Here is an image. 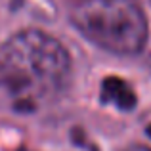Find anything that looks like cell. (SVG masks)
Returning <instances> with one entry per match:
<instances>
[{
    "instance_id": "obj_1",
    "label": "cell",
    "mask_w": 151,
    "mask_h": 151,
    "mask_svg": "<svg viewBox=\"0 0 151 151\" xmlns=\"http://www.w3.org/2000/svg\"><path fill=\"white\" fill-rule=\"evenodd\" d=\"M69 78V52L44 31H19L0 44V86L19 113H33L40 101L55 98Z\"/></svg>"
},
{
    "instance_id": "obj_2",
    "label": "cell",
    "mask_w": 151,
    "mask_h": 151,
    "mask_svg": "<svg viewBox=\"0 0 151 151\" xmlns=\"http://www.w3.org/2000/svg\"><path fill=\"white\" fill-rule=\"evenodd\" d=\"M69 21L88 42L111 54H140L147 42L145 14L136 0H73Z\"/></svg>"
},
{
    "instance_id": "obj_3",
    "label": "cell",
    "mask_w": 151,
    "mask_h": 151,
    "mask_svg": "<svg viewBox=\"0 0 151 151\" xmlns=\"http://www.w3.org/2000/svg\"><path fill=\"white\" fill-rule=\"evenodd\" d=\"M101 101L103 103H115L122 111H130L136 105V96H134L130 86L122 78L107 77L101 82Z\"/></svg>"
},
{
    "instance_id": "obj_4",
    "label": "cell",
    "mask_w": 151,
    "mask_h": 151,
    "mask_svg": "<svg viewBox=\"0 0 151 151\" xmlns=\"http://www.w3.org/2000/svg\"><path fill=\"white\" fill-rule=\"evenodd\" d=\"M124 151H151V149L145 147V145H128Z\"/></svg>"
},
{
    "instance_id": "obj_5",
    "label": "cell",
    "mask_w": 151,
    "mask_h": 151,
    "mask_svg": "<svg viewBox=\"0 0 151 151\" xmlns=\"http://www.w3.org/2000/svg\"><path fill=\"white\" fill-rule=\"evenodd\" d=\"M145 132H147V136H151V124L147 126V130H145Z\"/></svg>"
}]
</instances>
